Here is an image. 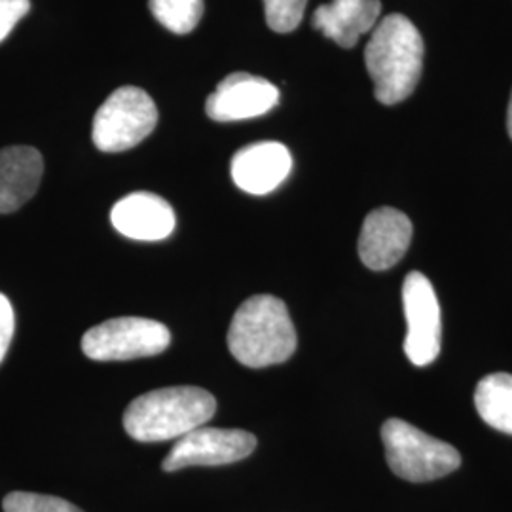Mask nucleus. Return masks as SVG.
<instances>
[{"instance_id": "nucleus-1", "label": "nucleus", "mask_w": 512, "mask_h": 512, "mask_svg": "<svg viewBox=\"0 0 512 512\" xmlns=\"http://www.w3.org/2000/svg\"><path fill=\"white\" fill-rule=\"evenodd\" d=\"M366 71L374 82V97L382 105H397L420 82L423 40L416 25L403 14L382 19L365 48Z\"/></svg>"}, {"instance_id": "nucleus-2", "label": "nucleus", "mask_w": 512, "mask_h": 512, "mask_svg": "<svg viewBox=\"0 0 512 512\" xmlns=\"http://www.w3.org/2000/svg\"><path fill=\"white\" fill-rule=\"evenodd\" d=\"M215 412V397L202 387H165L145 393L129 404L124 429L137 442L179 440L205 425Z\"/></svg>"}, {"instance_id": "nucleus-3", "label": "nucleus", "mask_w": 512, "mask_h": 512, "mask_svg": "<svg viewBox=\"0 0 512 512\" xmlns=\"http://www.w3.org/2000/svg\"><path fill=\"white\" fill-rule=\"evenodd\" d=\"M296 329L283 300L256 294L236 311L228 330V349L249 368L279 365L296 351Z\"/></svg>"}, {"instance_id": "nucleus-4", "label": "nucleus", "mask_w": 512, "mask_h": 512, "mask_svg": "<svg viewBox=\"0 0 512 512\" xmlns=\"http://www.w3.org/2000/svg\"><path fill=\"white\" fill-rule=\"evenodd\" d=\"M382 440L387 465L408 482H431L454 473L461 465V456L452 444L429 437L408 421H385Z\"/></svg>"}, {"instance_id": "nucleus-5", "label": "nucleus", "mask_w": 512, "mask_h": 512, "mask_svg": "<svg viewBox=\"0 0 512 512\" xmlns=\"http://www.w3.org/2000/svg\"><path fill=\"white\" fill-rule=\"evenodd\" d=\"M158 124V109L145 90L124 86L95 112L92 137L103 152H124L143 143Z\"/></svg>"}, {"instance_id": "nucleus-6", "label": "nucleus", "mask_w": 512, "mask_h": 512, "mask_svg": "<svg viewBox=\"0 0 512 512\" xmlns=\"http://www.w3.org/2000/svg\"><path fill=\"white\" fill-rule=\"evenodd\" d=\"M171 332L160 321L145 317H116L82 336V351L93 361H129L164 353Z\"/></svg>"}, {"instance_id": "nucleus-7", "label": "nucleus", "mask_w": 512, "mask_h": 512, "mask_svg": "<svg viewBox=\"0 0 512 512\" xmlns=\"http://www.w3.org/2000/svg\"><path fill=\"white\" fill-rule=\"evenodd\" d=\"M403 304L408 325L404 353L412 365H431L440 353V306L431 281L421 272L406 275Z\"/></svg>"}, {"instance_id": "nucleus-8", "label": "nucleus", "mask_w": 512, "mask_h": 512, "mask_svg": "<svg viewBox=\"0 0 512 512\" xmlns=\"http://www.w3.org/2000/svg\"><path fill=\"white\" fill-rule=\"evenodd\" d=\"M255 448L256 437L247 431L202 425L175 442L162 463V469L165 473H175L196 465H230L249 458Z\"/></svg>"}, {"instance_id": "nucleus-9", "label": "nucleus", "mask_w": 512, "mask_h": 512, "mask_svg": "<svg viewBox=\"0 0 512 512\" xmlns=\"http://www.w3.org/2000/svg\"><path fill=\"white\" fill-rule=\"evenodd\" d=\"M279 90L272 82L249 73L228 74L209 95L205 110L215 122L258 118L274 109Z\"/></svg>"}, {"instance_id": "nucleus-10", "label": "nucleus", "mask_w": 512, "mask_h": 512, "mask_svg": "<svg viewBox=\"0 0 512 512\" xmlns=\"http://www.w3.org/2000/svg\"><path fill=\"white\" fill-rule=\"evenodd\" d=\"M412 241V222L403 211L380 207L366 215L359 236V256L368 270L393 268Z\"/></svg>"}, {"instance_id": "nucleus-11", "label": "nucleus", "mask_w": 512, "mask_h": 512, "mask_svg": "<svg viewBox=\"0 0 512 512\" xmlns=\"http://www.w3.org/2000/svg\"><path fill=\"white\" fill-rule=\"evenodd\" d=\"M293 169L289 148L275 141L241 148L232 158V179L238 188L253 196L274 192Z\"/></svg>"}, {"instance_id": "nucleus-12", "label": "nucleus", "mask_w": 512, "mask_h": 512, "mask_svg": "<svg viewBox=\"0 0 512 512\" xmlns=\"http://www.w3.org/2000/svg\"><path fill=\"white\" fill-rule=\"evenodd\" d=\"M112 226L129 239L162 241L175 230V211L164 198L150 192H133L110 211Z\"/></svg>"}, {"instance_id": "nucleus-13", "label": "nucleus", "mask_w": 512, "mask_h": 512, "mask_svg": "<svg viewBox=\"0 0 512 512\" xmlns=\"http://www.w3.org/2000/svg\"><path fill=\"white\" fill-rule=\"evenodd\" d=\"M380 12V0H332L315 10L311 25L338 46L353 48L376 27Z\"/></svg>"}, {"instance_id": "nucleus-14", "label": "nucleus", "mask_w": 512, "mask_h": 512, "mask_svg": "<svg viewBox=\"0 0 512 512\" xmlns=\"http://www.w3.org/2000/svg\"><path fill=\"white\" fill-rule=\"evenodd\" d=\"M44 160L37 148L0 150V215L14 213L37 194Z\"/></svg>"}, {"instance_id": "nucleus-15", "label": "nucleus", "mask_w": 512, "mask_h": 512, "mask_svg": "<svg viewBox=\"0 0 512 512\" xmlns=\"http://www.w3.org/2000/svg\"><path fill=\"white\" fill-rule=\"evenodd\" d=\"M475 406L490 427L512 435V374L497 372L482 378L476 385Z\"/></svg>"}, {"instance_id": "nucleus-16", "label": "nucleus", "mask_w": 512, "mask_h": 512, "mask_svg": "<svg viewBox=\"0 0 512 512\" xmlns=\"http://www.w3.org/2000/svg\"><path fill=\"white\" fill-rule=\"evenodd\" d=\"M148 6L154 18L175 35L192 33L203 16V0H150Z\"/></svg>"}, {"instance_id": "nucleus-17", "label": "nucleus", "mask_w": 512, "mask_h": 512, "mask_svg": "<svg viewBox=\"0 0 512 512\" xmlns=\"http://www.w3.org/2000/svg\"><path fill=\"white\" fill-rule=\"evenodd\" d=\"M4 512H82L73 503L54 495L12 492L2 501Z\"/></svg>"}, {"instance_id": "nucleus-18", "label": "nucleus", "mask_w": 512, "mask_h": 512, "mask_svg": "<svg viewBox=\"0 0 512 512\" xmlns=\"http://www.w3.org/2000/svg\"><path fill=\"white\" fill-rule=\"evenodd\" d=\"M266 23L275 33H293L306 12L308 0H262Z\"/></svg>"}, {"instance_id": "nucleus-19", "label": "nucleus", "mask_w": 512, "mask_h": 512, "mask_svg": "<svg viewBox=\"0 0 512 512\" xmlns=\"http://www.w3.org/2000/svg\"><path fill=\"white\" fill-rule=\"evenodd\" d=\"M31 8L29 0H0V42L8 37Z\"/></svg>"}, {"instance_id": "nucleus-20", "label": "nucleus", "mask_w": 512, "mask_h": 512, "mask_svg": "<svg viewBox=\"0 0 512 512\" xmlns=\"http://www.w3.org/2000/svg\"><path fill=\"white\" fill-rule=\"evenodd\" d=\"M16 329V317L10 300L0 293V363L4 361L8 348L12 344V336Z\"/></svg>"}, {"instance_id": "nucleus-21", "label": "nucleus", "mask_w": 512, "mask_h": 512, "mask_svg": "<svg viewBox=\"0 0 512 512\" xmlns=\"http://www.w3.org/2000/svg\"><path fill=\"white\" fill-rule=\"evenodd\" d=\"M507 128H509V135H511L512 139V93L511 103H509V112H507Z\"/></svg>"}]
</instances>
